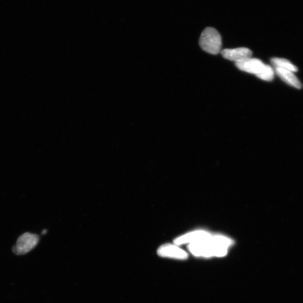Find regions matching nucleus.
Wrapping results in <instances>:
<instances>
[{
  "mask_svg": "<svg viewBox=\"0 0 303 303\" xmlns=\"http://www.w3.org/2000/svg\"><path fill=\"white\" fill-rule=\"evenodd\" d=\"M228 240L225 236L211 235L208 239L189 244L188 249L195 256L222 257L228 253Z\"/></svg>",
  "mask_w": 303,
  "mask_h": 303,
  "instance_id": "1",
  "label": "nucleus"
},
{
  "mask_svg": "<svg viewBox=\"0 0 303 303\" xmlns=\"http://www.w3.org/2000/svg\"><path fill=\"white\" fill-rule=\"evenodd\" d=\"M38 235L26 233L20 236L16 245L13 248V252L17 255L27 254L34 248L39 242Z\"/></svg>",
  "mask_w": 303,
  "mask_h": 303,
  "instance_id": "4",
  "label": "nucleus"
},
{
  "mask_svg": "<svg viewBox=\"0 0 303 303\" xmlns=\"http://www.w3.org/2000/svg\"><path fill=\"white\" fill-rule=\"evenodd\" d=\"M235 65L239 70L254 74L262 80L270 81L274 78L275 71L273 68L257 59L250 58L236 63Z\"/></svg>",
  "mask_w": 303,
  "mask_h": 303,
  "instance_id": "2",
  "label": "nucleus"
},
{
  "mask_svg": "<svg viewBox=\"0 0 303 303\" xmlns=\"http://www.w3.org/2000/svg\"><path fill=\"white\" fill-rule=\"evenodd\" d=\"M46 233H47V230H44L42 231V234H43V235H45V234H46Z\"/></svg>",
  "mask_w": 303,
  "mask_h": 303,
  "instance_id": "10",
  "label": "nucleus"
},
{
  "mask_svg": "<svg viewBox=\"0 0 303 303\" xmlns=\"http://www.w3.org/2000/svg\"><path fill=\"white\" fill-rule=\"evenodd\" d=\"M211 235V234L205 232V231H195V232L179 236V237L175 239L174 244L178 246L186 244H191L206 240L210 238Z\"/></svg>",
  "mask_w": 303,
  "mask_h": 303,
  "instance_id": "7",
  "label": "nucleus"
},
{
  "mask_svg": "<svg viewBox=\"0 0 303 303\" xmlns=\"http://www.w3.org/2000/svg\"><path fill=\"white\" fill-rule=\"evenodd\" d=\"M271 63L274 68H279L290 70L292 72H297L298 69L290 61L285 59L274 58L271 60Z\"/></svg>",
  "mask_w": 303,
  "mask_h": 303,
  "instance_id": "9",
  "label": "nucleus"
},
{
  "mask_svg": "<svg viewBox=\"0 0 303 303\" xmlns=\"http://www.w3.org/2000/svg\"><path fill=\"white\" fill-rule=\"evenodd\" d=\"M274 71L276 74L287 84L293 86L297 89H301L302 88L300 81L294 75L293 72L279 68H274Z\"/></svg>",
  "mask_w": 303,
  "mask_h": 303,
  "instance_id": "8",
  "label": "nucleus"
},
{
  "mask_svg": "<svg viewBox=\"0 0 303 303\" xmlns=\"http://www.w3.org/2000/svg\"><path fill=\"white\" fill-rule=\"evenodd\" d=\"M199 45L205 52L218 55L221 52L222 47V36L213 28H205L200 37Z\"/></svg>",
  "mask_w": 303,
  "mask_h": 303,
  "instance_id": "3",
  "label": "nucleus"
},
{
  "mask_svg": "<svg viewBox=\"0 0 303 303\" xmlns=\"http://www.w3.org/2000/svg\"><path fill=\"white\" fill-rule=\"evenodd\" d=\"M223 57L235 63L241 62L246 59L251 58L252 51L246 48H240L234 49H224L221 51Z\"/></svg>",
  "mask_w": 303,
  "mask_h": 303,
  "instance_id": "6",
  "label": "nucleus"
},
{
  "mask_svg": "<svg viewBox=\"0 0 303 303\" xmlns=\"http://www.w3.org/2000/svg\"><path fill=\"white\" fill-rule=\"evenodd\" d=\"M157 254L161 257H166L176 259H186L188 253L179 246L176 244H164L160 246L157 250Z\"/></svg>",
  "mask_w": 303,
  "mask_h": 303,
  "instance_id": "5",
  "label": "nucleus"
}]
</instances>
